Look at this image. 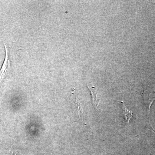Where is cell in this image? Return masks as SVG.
<instances>
[{
  "label": "cell",
  "mask_w": 155,
  "mask_h": 155,
  "mask_svg": "<svg viewBox=\"0 0 155 155\" xmlns=\"http://www.w3.org/2000/svg\"><path fill=\"white\" fill-rule=\"evenodd\" d=\"M89 89L91 92L92 97L93 104L96 109H97L99 102L100 99L98 98L96 89L94 86L90 87L87 85Z\"/></svg>",
  "instance_id": "cell-2"
},
{
  "label": "cell",
  "mask_w": 155,
  "mask_h": 155,
  "mask_svg": "<svg viewBox=\"0 0 155 155\" xmlns=\"http://www.w3.org/2000/svg\"><path fill=\"white\" fill-rule=\"evenodd\" d=\"M75 104L77 107V111L78 112V115H79V118L80 119L83 118V106L82 103L78 99V98L75 96Z\"/></svg>",
  "instance_id": "cell-4"
},
{
  "label": "cell",
  "mask_w": 155,
  "mask_h": 155,
  "mask_svg": "<svg viewBox=\"0 0 155 155\" xmlns=\"http://www.w3.org/2000/svg\"><path fill=\"white\" fill-rule=\"evenodd\" d=\"M4 45L5 49V58L0 71V80H1L3 79L10 68V61L9 59L8 52V48L5 44Z\"/></svg>",
  "instance_id": "cell-1"
},
{
  "label": "cell",
  "mask_w": 155,
  "mask_h": 155,
  "mask_svg": "<svg viewBox=\"0 0 155 155\" xmlns=\"http://www.w3.org/2000/svg\"><path fill=\"white\" fill-rule=\"evenodd\" d=\"M121 104H122L123 114H124V116H125V120L127 121V122H129V120L132 118V111L129 110H128V109L126 108V107H125V104H124L123 102H121Z\"/></svg>",
  "instance_id": "cell-3"
}]
</instances>
